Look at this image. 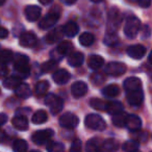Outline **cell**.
I'll return each instance as SVG.
<instances>
[{
	"label": "cell",
	"instance_id": "60d3db41",
	"mask_svg": "<svg viewBox=\"0 0 152 152\" xmlns=\"http://www.w3.org/2000/svg\"><path fill=\"white\" fill-rule=\"evenodd\" d=\"M29 63V58L24 54H16V56H14V66H19V65H28Z\"/></svg>",
	"mask_w": 152,
	"mask_h": 152
},
{
	"label": "cell",
	"instance_id": "4316f807",
	"mask_svg": "<svg viewBox=\"0 0 152 152\" xmlns=\"http://www.w3.org/2000/svg\"><path fill=\"white\" fill-rule=\"evenodd\" d=\"M119 148V143L117 140L115 139H108L102 142L101 144V149L104 151H116Z\"/></svg>",
	"mask_w": 152,
	"mask_h": 152
},
{
	"label": "cell",
	"instance_id": "d4e9b609",
	"mask_svg": "<svg viewBox=\"0 0 152 152\" xmlns=\"http://www.w3.org/2000/svg\"><path fill=\"white\" fill-rule=\"evenodd\" d=\"M103 64H104V59L100 55H92L88 59V66L93 70L99 69Z\"/></svg>",
	"mask_w": 152,
	"mask_h": 152
},
{
	"label": "cell",
	"instance_id": "836d02e7",
	"mask_svg": "<svg viewBox=\"0 0 152 152\" xmlns=\"http://www.w3.org/2000/svg\"><path fill=\"white\" fill-rule=\"evenodd\" d=\"M90 105L94 108V110H106V105H107V102L104 101L102 99H99V98H92L90 100Z\"/></svg>",
	"mask_w": 152,
	"mask_h": 152
},
{
	"label": "cell",
	"instance_id": "8d00e7d4",
	"mask_svg": "<svg viewBox=\"0 0 152 152\" xmlns=\"http://www.w3.org/2000/svg\"><path fill=\"white\" fill-rule=\"evenodd\" d=\"M15 71L17 72V75H19L21 78H26L30 73L29 65H20V66H14Z\"/></svg>",
	"mask_w": 152,
	"mask_h": 152
},
{
	"label": "cell",
	"instance_id": "4fadbf2b",
	"mask_svg": "<svg viewBox=\"0 0 152 152\" xmlns=\"http://www.w3.org/2000/svg\"><path fill=\"white\" fill-rule=\"evenodd\" d=\"M70 73L65 69H59V70H56V71L53 73V81L57 85H65L69 81L70 79Z\"/></svg>",
	"mask_w": 152,
	"mask_h": 152
},
{
	"label": "cell",
	"instance_id": "d6986e66",
	"mask_svg": "<svg viewBox=\"0 0 152 152\" xmlns=\"http://www.w3.org/2000/svg\"><path fill=\"white\" fill-rule=\"evenodd\" d=\"M64 31L61 27H55L53 30H51L46 37V42L48 44H54V43L58 42L61 38L63 37Z\"/></svg>",
	"mask_w": 152,
	"mask_h": 152
},
{
	"label": "cell",
	"instance_id": "816d5d0a",
	"mask_svg": "<svg viewBox=\"0 0 152 152\" xmlns=\"http://www.w3.org/2000/svg\"><path fill=\"white\" fill-rule=\"evenodd\" d=\"M65 4H67V5H72V4H74V3L77 1V0H61Z\"/></svg>",
	"mask_w": 152,
	"mask_h": 152
},
{
	"label": "cell",
	"instance_id": "bcb514c9",
	"mask_svg": "<svg viewBox=\"0 0 152 152\" xmlns=\"http://www.w3.org/2000/svg\"><path fill=\"white\" fill-rule=\"evenodd\" d=\"M137 4L141 7H149L151 4V0H137Z\"/></svg>",
	"mask_w": 152,
	"mask_h": 152
},
{
	"label": "cell",
	"instance_id": "ffe728a7",
	"mask_svg": "<svg viewBox=\"0 0 152 152\" xmlns=\"http://www.w3.org/2000/svg\"><path fill=\"white\" fill-rule=\"evenodd\" d=\"M85 61V55L81 52H71L68 58V63L72 67H79Z\"/></svg>",
	"mask_w": 152,
	"mask_h": 152
},
{
	"label": "cell",
	"instance_id": "d6a6232c",
	"mask_svg": "<svg viewBox=\"0 0 152 152\" xmlns=\"http://www.w3.org/2000/svg\"><path fill=\"white\" fill-rule=\"evenodd\" d=\"M94 41H95V37L91 32H83L79 36V43L85 47L91 46Z\"/></svg>",
	"mask_w": 152,
	"mask_h": 152
},
{
	"label": "cell",
	"instance_id": "7dc6e473",
	"mask_svg": "<svg viewBox=\"0 0 152 152\" xmlns=\"http://www.w3.org/2000/svg\"><path fill=\"white\" fill-rule=\"evenodd\" d=\"M9 36V31L7 29H5L4 27H1L0 26V39H5Z\"/></svg>",
	"mask_w": 152,
	"mask_h": 152
},
{
	"label": "cell",
	"instance_id": "30bf717a",
	"mask_svg": "<svg viewBox=\"0 0 152 152\" xmlns=\"http://www.w3.org/2000/svg\"><path fill=\"white\" fill-rule=\"evenodd\" d=\"M127 54L129 57L134 59H141L145 56L146 48L143 45H132L127 48Z\"/></svg>",
	"mask_w": 152,
	"mask_h": 152
},
{
	"label": "cell",
	"instance_id": "f546056e",
	"mask_svg": "<svg viewBox=\"0 0 152 152\" xmlns=\"http://www.w3.org/2000/svg\"><path fill=\"white\" fill-rule=\"evenodd\" d=\"M101 144L102 142L100 141L97 137H94V139H91L87 142V146H86V149L89 152H95L98 151V150L101 149Z\"/></svg>",
	"mask_w": 152,
	"mask_h": 152
},
{
	"label": "cell",
	"instance_id": "f6af8a7d",
	"mask_svg": "<svg viewBox=\"0 0 152 152\" xmlns=\"http://www.w3.org/2000/svg\"><path fill=\"white\" fill-rule=\"evenodd\" d=\"M142 29V38H149L150 34H151V29L148 25H145L143 27H141Z\"/></svg>",
	"mask_w": 152,
	"mask_h": 152
},
{
	"label": "cell",
	"instance_id": "cb8c5ba5",
	"mask_svg": "<svg viewBox=\"0 0 152 152\" xmlns=\"http://www.w3.org/2000/svg\"><path fill=\"white\" fill-rule=\"evenodd\" d=\"M102 94L107 98H114L120 94V88L117 85H108L103 88Z\"/></svg>",
	"mask_w": 152,
	"mask_h": 152
},
{
	"label": "cell",
	"instance_id": "4dcf8cb0",
	"mask_svg": "<svg viewBox=\"0 0 152 152\" xmlns=\"http://www.w3.org/2000/svg\"><path fill=\"white\" fill-rule=\"evenodd\" d=\"M47 113L43 110H37L36 113L34 114L31 118V121L34 124H43L47 121Z\"/></svg>",
	"mask_w": 152,
	"mask_h": 152
},
{
	"label": "cell",
	"instance_id": "e575fe53",
	"mask_svg": "<svg viewBox=\"0 0 152 152\" xmlns=\"http://www.w3.org/2000/svg\"><path fill=\"white\" fill-rule=\"evenodd\" d=\"M103 42L105 45L107 46H116L117 44L119 43V38L118 36L116 34V32H108L103 39Z\"/></svg>",
	"mask_w": 152,
	"mask_h": 152
},
{
	"label": "cell",
	"instance_id": "9a60e30c",
	"mask_svg": "<svg viewBox=\"0 0 152 152\" xmlns=\"http://www.w3.org/2000/svg\"><path fill=\"white\" fill-rule=\"evenodd\" d=\"M41 9L37 5H28L25 9V17L29 22H34L41 17Z\"/></svg>",
	"mask_w": 152,
	"mask_h": 152
},
{
	"label": "cell",
	"instance_id": "f35d334b",
	"mask_svg": "<svg viewBox=\"0 0 152 152\" xmlns=\"http://www.w3.org/2000/svg\"><path fill=\"white\" fill-rule=\"evenodd\" d=\"M46 149L49 152H63L65 150V146L57 142H49L46 146Z\"/></svg>",
	"mask_w": 152,
	"mask_h": 152
},
{
	"label": "cell",
	"instance_id": "603a6c76",
	"mask_svg": "<svg viewBox=\"0 0 152 152\" xmlns=\"http://www.w3.org/2000/svg\"><path fill=\"white\" fill-rule=\"evenodd\" d=\"M15 93L19 98L26 99V98H28V97H30V96H31V90H30V88H29V86H28V85L21 83L15 89Z\"/></svg>",
	"mask_w": 152,
	"mask_h": 152
},
{
	"label": "cell",
	"instance_id": "484cf974",
	"mask_svg": "<svg viewBox=\"0 0 152 152\" xmlns=\"http://www.w3.org/2000/svg\"><path fill=\"white\" fill-rule=\"evenodd\" d=\"M49 89V83L48 81L46 80H41L39 81L36 85V88H34V92H36V95L38 97H43L47 94V91Z\"/></svg>",
	"mask_w": 152,
	"mask_h": 152
},
{
	"label": "cell",
	"instance_id": "ba28073f",
	"mask_svg": "<svg viewBox=\"0 0 152 152\" xmlns=\"http://www.w3.org/2000/svg\"><path fill=\"white\" fill-rule=\"evenodd\" d=\"M127 100H128L129 104L133 106L141 105L144 101V93L142 89L127 92Z\"/></svg>",
	"mask_w": 152,
	"mask_h": 152
},
{
	"label": "cell",
	"instance_id": "44dd1931",
	"mask_svg": "<svg viewBox=\"0 0 152 152\" xmlns=\"http://www.w3.org/2000/svg\"><path fill=\"white\" fill-rule=\"evenodd\" d=\"M78 25L73 21H70L68 23H66L63 27V31H64V34L69 38H74L76 34H78Z\"/></svg>",
	"mask_w": 152,
	"mask_h": 152
},
{
	"label": "cell",
	"instance_id": "c3c4849f",
	"mask_svg": "<svg viewBox=\"0 0 152 152\" xmlns=\"http://www.w3.org/2000/svg\"><path fill=\"white\" fill-rule=\"evenodd\" d=\"M7 116L5 114H0V126H2L7 123Z\"/></svg>",
	"mask_w": 152,
	"mask_h": 152
},
{
	"label": "cell",
	"instance_id": "83f0119b",
	"mask_svg": "<svg viewBox=\"0 0 152 152\" xmlns=\"http://www.w3.org/2000/svg\"><path fill=\"white\" fill-rule=\"evenodd\" d=\"M123 110V104L119 101H110L107 102L105 112H107L110 115H115L117 113H120Z\"/></svg>",
	"mask_w": 152,
	"mask_h": 152
},
{
	"label": "cell",
	"instance_id": "7c38bea8",
	"mask_svg": "<svg viewBox=\"0 0 152 152\" xmlns=\"http://www.w3.org/2000/svg\"><path fill=\"white\" fill-rule=\"evenodd\" d=\"M88 92V86L83 81H76L71 86V93L75 98H80Z\"/></svg>",
	"mask_w": 152,
	"mask_h": 152
},
{
	"label": "cell",
	"instance_id": "3957f363",
	"mask_svg": "<svg viewBox=\"0 0 152 152\" xmlns=\"http://www.w3.org/2000/svg\"><path fill=\"white\" fill-rule=\"evenodd\" d=\"M45 104L50 108L53 115L58 114L64 107V102L61 98L54 94H47L45 97Z\"/></svg>",
	"mask_w": 152,
	"mask_h": 152
},
{
	"label": "cell",
	"instance_id": "8992f818",
	"mask_svg": "<svg viewBox=\"0 0 152 152\" xmlns=\"http://www.w3.org/2000/svg\"><path fill=\"white\" fill-rule=\"evenodd\" d=\"M79 123V119L76 115L72 113H66L59 118V125L64 128L74 129Z\"/></svg>",
	"mask_w": 152,
	"mask_h": 152
},
{
	"label": "cell",
	"instance_id": "7bdbcfd3",
	"mask_svg": "<svg viewBox=\"0 0 152 152\" xmlns=\"http://www.w3.org/2000/svg\"><path fill=\"white\" fill-rule=\"evenodd\" d=\"M81 150V141L78 139L74 140L71 144V148H70V151L72 152H78Z\"/></svg>",
	"mask_w": 152,
	"mask_h": 152
},
{
	"label": "cell",
	"instance_id": "db71d44e",
	"mask_svg": "<svg viewBox=\"0 0 152 152\" xmlns=\"http://www.w3.org/2000/svg\"><path fill=\"white\" fill-rule=\"evenodd\" d=\"M148 61H149L150 64H152V50H151V52H150L149 56H148Z\"/></svg>",
	"mask_w": 152,
	"mask_h": 152
},
{
	"label": "cell",
	"instance_id": "2e32d148",
	"mask_svg": "<svg viewBox=\"0 0 152 152\" xmlns=\"http://www.w3.org/2000/svg\"><path fill=\"white\" fill-rule=\"evenodd\" d=\"M12 123H13L14 127L20 131L27 130L28 128V121L26 119V117L23 116V115H17V116H15L13 120H12Z\"/></svg>",
	"mask_w": 152,
	"mask_h": 152
},
{
	"label": "cell",
	"instance_id": "f907efd6",
	"mask_svg": "<svg viewBox=\"0 0 152 152\" xmlns=\"http://www.w3.org/2000/svg\"><path fill=\"white\" fill-rule=\"evenodd\" d=\"M7 68H5V66H2V68H1V69H0V76H5L7 74Z\"/></svg>",
	"mask_w": 152,
	"mask_h": 152
},
{
	"label": "cell",
	"instance_id": "74e56055",
	"mask_svg": "<svg viewBox=\"0 0 152 152\" xmlns=\"http://www.w3.org/2000/svg\"><path fill=\"white\" fill-rule=\"evenodd\" d=\"M28 149V145L24 140H16L13 144V150L16 152H24Z\"/></svg>",
	"mask_w": 152,
	"mask_h": 152
},
{
	"label": "cell",
	"instance_id": "f1b7e54d",
	"mask_svg": "<svg viewBox=\"0 0 152 152\" xmlns=\"http://www.w3.org/2000/svg\"><path fill=\"white\" fill-rule=\"evenodd\" d=\"M126 118H127V114H125L122 110V112L113 115V123L118 127H125Z\"/></svg>",
	"mask_w": 152,
	"mask_h": 152
},
{
	"label": "cell",
	"instance_id": "d590c367",
	"mask_svg": "<svg viewBox=\"0 0 152 152\" xmlns=\"http://www.w3.org/2000/svg\"><path fill=\"white\" fill-rule=\"evenodd\" d=\"M57 67H58V61L56 59H50L42 65V71L45 73H49V72H52L55 69H57Z\"/></svg>",
	"mask_w": 152,
	"mask_h": 152
},
{
	"label": "cell",
	"instance_id": "7402d4cb",
	"mask_svg": "<svg viewBox=\"0 0 152 152\" xmlns=\"http://www.w3.org/2000/svg\"><path fill=\"white\" fill-rule=\"evenodd\" d=\"M21 79L22 78L19 75L9 76V77H7L3 80V86H4V88H7L9 90H15L21 83Z\"/></svg>",
	"mask_w": 152,
	"mask_h": 152
},
{
	"label": "cell",
	"instance_id": "8fae6325",
	"mask_svg": "<svg viewBox=\"0 0 152 152\" xmlns=\"http://www.w3.org/2000/svg\"><path fill=\"white\" fill-rule=\"evenodd\" d=\"M125 127H127L132 132L139 131L142 127V120L135 115H127Z\"/></svg>",
	"mask_w": 152,
	"mask_h": 152
},
{
	"label": "cell",
	"instance_id": "f5cc1de1",
	"mask_svg": "<svg viewBox=\"0 0 152 152\" xmlns=\"http://www.w3.org/2000/svg\"><path fill=\"white\" fill-rule=\"evenodd\" d=\"M42 4H44V5H47V4H50L51 2H52L53 0H39Z\"/></svg>",
	"mask_w": 152,
	"mask_h": 152
},
{
	"label": "cell",
	"instance_id": "5bb4252c",
	"mask_svg": "<svg viewBox=\"0 0 152 152\" xmlns=\"http://www.w3.org/2000/svg\"><path fill=\"white\" fill-rule=\"evenodd\" d=\"M73 50V45L71 42H68V41H63L57 45L56 49H55V54H58V57H64L66 55L70 54L71 51Z\"/></svg>",
	"mask_w": 152,
	"mask_h": 152
},
{
	"label": "cell",
	"instance_id": "9c48e42d",
	"mask_svg": "<svg viewBox=\"0 0 152 152\" xmlns=\"http://www.w3.org/2000/svg\"><path fill=\"white\" fill-rule=\"evenodd\" d=\"M19 43L22 47H25V48H30V47H34L37 44V37L34 32L31 31H26L20 36Z\"/></svg>",
	"mask_w": 152,
	"mask_h": 152
},
{
	"label": "cell",
	"instance_id": "ab89813d",
	"mask_svg": "<svg viewBox=\"0 0 152 152\" xmlns=\"http://www.w3.org/2000/svg\"><path fill=\"white\" fill-rule=\"evenodd\" d=\"M139 142L137 141H128V142H125L122 146V149L126 152H133V151H137L139 149Z\"/></svg>",
	"mask_w": 152,
	"mask_h": 152
},
{
	"label": "cell",
	"instance_id": "9f6ffc18",
	"mask_svg": "<svg viewBox=\"0 0 152 152\" xmlns=\"http://www.w3.org/2000/svg\"><path fill=\"white\" fill-rule=\"evenodd\" d=\"M91 1H93V2H95V3H98V2H100L101 0H91Z\"/></svg>",
	"mask_w": 152,
	"mask_h": 152
},
{
	"label": "cell",
	"instance_id": "7a4b0ae2",
	"mask_svg": "<svg viewBox=\"0 0 152 152\" xmlns=\"http://www.w3.org/2000/svg\"><path fill=\"white\" fill-rule=\"evenodd\" d=\"M141 21L137 19L134 16H131L127 19L126 23H125L124 26V34L126 37L130 39L135 38L139 31L141 30Z\"/></svg>",
	"mask_w": 152,
	"mask_h": 152
},
{
	"label": "cell",
	"instance_id": "11a10c76",
	"mask_svg": "<svg viewBox=\"0 0 152 152\" xmlns=\"http://www.w3.org/2000/svg\"><path fill=\"white\" fill-rule=\"evenodd\" d=\"M4 2H5V0H0V7L4 4Z\"/></svg>",
	"mask_w": 152,
	"mask_h": 152
},
{
	"label": "cell",
	"instance_id": "277c9868",
	"mask_svg": "<svg viewBox=\"0 0 152 152\" xmlns=\"http://www.w3.org/2000/svg\"><path fill=\"white\" fill-rule=\"evenodd\" d=\"M59 15H61V12H59L58 7H56V11L55 10H51L50 13L47 14L43 19L40 20L39 27L41 29H48V28L52 27L57 22V20L59 19Z\"/></svg>",
	"mask_w": 152,
	"mask_h": 152
},
{
	"label": "cell",
	"instance_id": "681fc988",
	"mask_svg": "<svg viewBox=\"0 0 152 152\" xmlns=\"http://www.w3.org/2000/svg\"><path fill=\"white\" fill-rule=\"evenodd\" d=\"M5 139H7V133H5L2 129H0V143L4 142Z\"/></svg>",
	"mask_w": 152,
	"mask_h": 152
},
{
	"label": "cell",
	"instance_id": "ee69618b",
	"mask_svg": "<svg viewBox=\"0 0 152 152\" xmlns=\"http://www.w3.org/2000/svg\"><path fill=\"white\" fill-rule=\"evenodd\" d=\"M135 137H137V142H146L148 140V135H147V132H144V131H140V132L137 133V135H135Z\"/></svg>",
	"mask_w": 152,
	"mask_h": 152
},
{
	"label": "cell",
	"instance_id": "6da1fadb",
	"mask_svg": "<svg viewBox=\"0 0 152 152\" xmlns=\"http://www.w3.org/2000/svg\"><path fill=\"white\" fill-rule=\"evenodd\" d=\"M85 124L88 128L92 129V130H97V131L104 130L106 127L105 121L102 119L101 116L96 115V114L88 115V116L86 117Z\"/></svg>",
	"mask_w": 152,
	"mask_h": 152
},
{
	"label": "cell",
	"instance_id": "1f68e13d",
	"mask_svg": "<svg viewBox=\"0 0 152 152\" xmlns=\"http://www.w3.org/2000/svg\"><path fill=\"white\" fill-rule=\"evenodd\" d=\"M14 59V54L11 50H2L0 52V66H7Z\"/></svg>",
	"mask_w": 152,
	"mask_h": 152
},
{
	"label": "cell",
	"instance_id": "b9f144b4",
	"mask_svg": "<svg viewBox=\"0 0 152 152\" xmlns=\"http://www.w3.org/2000/svg\"><path fill=\"white\" fill-rule=\"evenodd\" d=\"M91 80H92V83H95L96 86H100L101 83H103V81L105 80V78H104V76L102 75V74L97 73V74H95V75L92 76Z\"/></svg>",
	"mask_w": 152,
	"mask_h": 152
},
{
	"label": "cell",
	"instance_id": "5b68a950",
	"mask_svg": "<svg viewBox=\"0 0 152 152\" xmlns=\"http://www.w3.org/2000/svg\"><path fill=\"white\" fill-rule=\"evenodd\" d=\"M53 134H54V132L52 129H43V130H39L34 132L31 137V140L37 145H44L50 141Z\"/></svg>",
	"mask_w": 152,
	"mask_h": 152
},
{
	"label": "cell",
	"instance_id": "52a82bcc",
	"mask_svg": "<svg viewBox=\"0 0 152 152\" xmlns=\"http://www.w3.org/2000/svg\"><path fill=\"white\" fill-rule=\"evenodd\" d=\"M126 66L123 63H119V61H112L105 68V72L108 75L112 76H120L126 72Z\"/></svg>",
	"mask_w": 152,
	"mask_h": 152
},
{
	"label": "cell",
	"instance_id": "ac0fdd59",
	"mask_svg": "<svg viewBox=\"0 0 152 152\" xmlns=\"http://www.w3.org/2000/svg\"><path fill=\"white\" fill-rule=\"evenodd\" d=\"M121 21H122V17H121V14L117 11L116 9L110 10V13H108V26H112L114 29H116L117 26L120 25Z\"/></svg>",
	"mask_w": 152,
	"mask_h": 152
},
{
	"label": "cell",
	"instance_id": "e0dca14e",
	"mask_svg": "<svg viewBox=\"0 0 152 152\" xmlns=\"http://www.w3.org/2000/svg\"><path fill=\"white\" fill-rule=\"evenodd\" d=\"M124 89L127 92L142 89V80L137 77H128L124 81Z\"/></svg>",
	"mask_w": 152,
	"mask_h": 152
}]
</instances>
